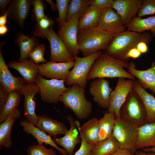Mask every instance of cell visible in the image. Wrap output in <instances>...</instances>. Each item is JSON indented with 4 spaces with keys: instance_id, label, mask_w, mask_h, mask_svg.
Masks as SVG:
<instances>
[{
    "instance_id": "cell-1",
    "label": "cell",
    "mask_w": 155,
    "mask_h": 155,
    "mask_svg": "<svg viewBox=\"0 0 155 155\" xmlns=\"http://www.w3.org/2000/svg\"><path fill=\"white\" fill-rule=\"evenodd\" d=\"M129 64L127 61L115 59L102 52L92 67L87 80L105 78L134 80L135 77L123 69L128 68Z\"/></svg>"
},
{
    "instance_id": "cell-2",
    "label": "cell",
    "mask_w": 155,
    "mask_h": 155,
    "mask_svg": "<svg viewBox=\"0 0 155 155\" xmlns=\"http://www.w3.org/2000/svg\"><path fill=\"white\" fill-rule=\"evenodd\" d=\"M150 34L146 32L139 33L126 30L116 34L107 48L106 53L118 59L128 61L126 55L131 49L136 47L140 42L148 44L152 40Z\"/></svg>"
},
{
    "instance_id": "cell-3",
    "label": "cell",
    "mask_w": 155,
    "mask_h": 155,
    "mask_svg": "<svg viewBox=\"0 0 155 155\" xmlns=\"http://www.w3.org/2000/svg\"><path fill=\"white\" fill-rule=\"evenodd\" d=\"M116 34L97 28L78 30L77 41L80 51L86 57L101 50H106Z\"/></svg>"
},
{
    "instance_id": "cell-4",
    "label": "cell",
    "mask_w": 155,
    "mask_h": 155,
    "mask_svg": "<svg viewBox=\"0 0 155 155\" xmlns=\"http://www.w3.org/2000/svg\"><path fill=\"white\" fill-rule=\"evenodd\" d=\"M85 89L74 84L59 98L65 107L70 109L80 120L88 118L92 111V103L86 99Z\"/></svg>"
},
{
    "instance_id": "cell-5",
    "label": "cell",
    "mask_w": 155,
    "mask_h": 155,
    "mask_svg": "<svg viewBox=\"0 0 155 155\" xmlns=\"http://www.w3.org/2000/svg\"><path fill=\"white\" fill-rule=\"evenodd\" d=\"M140 126L126 119L116 117L112 135L118 141L120 148L135 153Z\"/></svg>"
},
{
    "instance_id": "cell-6",
    "label": "cell",
    "mask_w": 155,
    "mask_h": 155,
    "mask_svg": "<svg viewBox=\"0 0 155 155\" xmlns=\"http://www.w3.org/2000/svg\"><path fill=\"white\" fill-rule=\"evenodd\" d=\"M33 34L35 36L46 38L48 40L51 47L50 61L63 63L74 61V57L55 33L53 27L44 30L35 26Z\"/></svg>"
},
{
    "instance_id": "cell-7",
    "label": "cell",
    "mask_w": 155,
    "mask_h": 155,
    "mask_svg": "<svg viewBox=\"0 0 155 155\" xmlns=\"http://www.w3.org/2000/svg\"><path fill=\"white\" fill-rule=\"evenodd\" d=\"M102 53V52L99 50L86 57H74V65L70 71L69 76L65 80V84L69 86L76 84L85 89L87 83V77L92 67Z\"/></svg>"
},
{
    "instance_id": "cell-8",
    "label": "cell",
    "mask_w": 155,
    "mask_h": 155,
    "mask_svg": "<svg viewBox=\"0 0 155 155\" xmlns=\"http://www.w3.org/2000/svg\"><path fill=\"white\" fill-rule=\"evenodd\" d=\"M119 117L140 126L146 123V113L144 104L134 89L129 93L121 106Z\"/></svg>"
},
{
    "instance_id": "cell-9",
    "label": "cell",
    "mask_w": 155,
    "mask_h": 155,
    "mask_svg": "<svg viewBox=\"0 0 155 155\" xmlns=\"http://www.w3.org/2000/svg\"><path fill=\"white\" fill-rule=\"evenodd\" d=\"M65 80H47L39 75L35 83L38 87L41 100L47 103H57L59 102L60 97L70 88L65 85Z\"/></svg>"
},
{
    "instance_id": "cell-10",
    "label": "cell",
    "mask_w": 155,
    "mask_h": 155,
    "mask_svg": "<svg viewBox=\"0 0 155 155\" xmlns=\"http://www.w3.org/2000/svg\"><path fill=\"white\" fill-rule=\"evenodd\" d=\"M133 80L119 78L114 90L110 95V103L107 111L119 117L120 109L129 93L133 89Z\"/></svg>"
},
{
    "instance_id": "cell-11",
    "label": "cell",
    "mask_w": 155,
    "mask_h": 155,
    "mask_svg": "<svg viewBox=\"0 0 155 155\" xmlns=\"http://www.w3.org/2000/svg\"><path fill=\"white\" fill-rule=\"evenodd\" d=\"M39 92V88L35 82L25 83L19 92L21 96H24V113L25 119L35 126L38 118L35 113L34 96Z\"/></svg>"
},
{
    "instance_id": "cell-12",
    "label": "cell",
    "mask_w": 155,
    "mask_h": 155,
    "mask_svg": "<svg viewBox=\"0 0 155 155\" xmlns=\"http://www.w3.org/2000/svg\"><path fill=\"white\" fill-rule=\"evenodd\" d=\"M79 18L74 17L66 22L59 29L57 34L69 52L77 57L80 51L77 41Z\"/></svg>"
},
{
    "instance_id": "cell-13",
    "label": "cell",
    "mask_w": 155,
    "mask_h": 155,
    "mask_svg": "<svg viewBox=\"0 0 155 155\" xmlns=\"http://www.w3.org/2000/svg\"><path fill=\"white\" fill-rule=\"evenodd\" d=\"M74 64V61L63 63L47 61L39 65V74L50 79L66 80L69 76V70Z\"/></svg>"
},
{
    "instance_id": "cell-14",
    "label": "cell",
    "mask_w": 155,
    "mask_h": 155,
    "mask_svg": "<svg viewBox=\"0 0 155 155\" xmlns=\"http://www.w3.org/2000/svg\"><path fill=\"white\" fill-rule=\"evenodd\" d=\"M113 90L110 87L109 81L104 78L94 79L90 84L89 91L94 101L103 108H108Z\"/></svg>"
},
{
    "instance_id": "cell-15",
    "label": "cell",
    "mask_w": 155,
    "mask_h": 155,
    "mask_svg": "<svg viewBox=\"0 0 155 155\" xmlns=\"http://www.w3.org/2000/svg\"><path fill=\"white\" fill-rule=\"evenodd\" d=\"M2 45L0 47V87L8 94L19 92L25 83V81L22 77L14 76L9 71L2 54Z\"/></svg>"
},
{
    "instance_id": "cell-16",
    "label": "cell",
    "mask_w": 155,
    "mask_h": 155,
    "mask_svg": "<svg viewBox=\"0 0 155 155\" xmlns=\"http://www.w3.org/2000/svg\"><path fill=\"white\" fill-rule=\"evenodd\" d=\"M96 28L115 34L125 31L127 29L120 15L112 8L104 9Z\"/></svg>"
},
{
    "instance_id": "cell-17",
    "label": "cell",
    "mask_w": 155,
    "mask_h": 155,
    "mask_svg": "<svg viewBox=\"0 0 155 155\" xmlns=\"http://www.w3.org/2000/svg\"><path fill=\"white\" fill-rule=\"evenodd\" d=\"M143 1V0H115L112 8L116 11L125 26L136 17Z\"/></svg>"
},
{
    "instance_id": "cell-18",
    "label": "cell",
    "mask_w": 155,
    "mask_h": 155,
    "mask_svg": "<svg viewBox=\"0 0 155 155\" xmlns=\"http://www.w3.org/2000/svg\"><path fill=\"white\" fill-rule=\"evenodd\" d=\"M69 122L70 127L66 133L62 137L53 138V140L57 144L62 147L69 155H73L76 146L81 143V140L78 135L75 121L72 117L68 115L65 117Z\"/></svg>"
},
{
    "instance_id": "cell-19",
    "label": "cell",
    "mask_w": 155,
    "mask_h": 155,
    "mask_svg": "<svg viewBox=\"0 0 155 155\" xmlns=\"http://www.w3.org/2000/svg\"><path fill=\"white\" fill-rule=\"evenodd\" d=\"M128 72L137 79V81L145 90L149 89L155 94V61H153L151 67L146 70L136 69L134 62L129 63Z\"/></svg>"
},
{
    "instance_id": "cell-20",
    "label": "cell",
    "mask_w": 155,
    "mask_h": 155,
    "mask_svg": "<svg viewBox=\"0 0 155 155\" xmlns=\"http://www.w3.org/2000/svg\"><path fill=\"white\" fill-rule=\"evenodd\" d=\"M32 5V0L12 1L5 12L7 18L14 20L23 29L24 21L29 14Z\"/></svg>"
},
{
    "instance_id": "cell-21",
    "label": "cell",
    "mask_w": 155,
    "mask_h": 155,
    "mask_svg": "<svg viewBox=\"0 0 155 155\" xmlns=\"http://www.w3.org/2000/svg\"><path fill=\"white\" fill-rule=\"evenodd\" d=\"M24 132L32 135L36 140L38 144L44 143L49 145L56 149L62 155H67V153L64 148L59 147L54 142L50 135H47L45 132L40 130L35 126L28 122L25 118H23L20 123Z\"/></svg>"
},
{
    "instance_id": "cell-22",
    "label": "cell",
    "mask_w": 155,
    "mask_h": 155,
    "mask_svg": "<svg viewBox=\"0 0 155 155\" xmlns=\"http://www.w3.org/2000/svg\"><path fill=\"white\" fill-rule=\"evenodd\" d=\"M39 65L30 59L21 62L11 61L7 66L18 71L22 76L25 83H31L35 82L39 75Z\"/></svg>"
},
{
    "instance_id": "cell-23",
    "label": "cell",
    "mask_w": 155,
    "mask_h": 155,
    "mask_svg": "<svg viewBox=\"0 0 155 155\" xmlns=\"http://www.w3.org/2000/svg\"><path fill=\"white\" fill-rule=\"evenodd\" d=\"M38 121L36 126L40 130L56 137L58 134L65 135L68 131L66 126L62 122L54 120L46 115L38 116Z\"/></svg>"
},
{
    "instance_id": "cell-24",
    "label": "cell",
    "mask_w": 155,
    "mask_h": 155,
    "mask_svg": "<svg viewBox=\"0 0 155 155\" xmlns=\"http://www.w3.org/2000/svg\"><path fill=\"white\" fill-rule=\"evenodd\" d=\"M133 88L144 104L146 113V123L155 122V97L143 88L137 80H134Z\"/></svg>"
},
{
    "instance_id": "cell-25",
    "label": "cell",
    "mask_w": 155,
    "mask_h": 155,
    "mask_svg": "<svg viewBox=\"0 0 155 155\" xmlns=\"http://www.w3.org/2000/svg\"><path fill=\"white\" fill-rule=\"evenodd\" d=\"M21 116L18 109L11 113L7 119L0 124V146L10 148L12 145L11 139V128L15 120Z\"/></svg>"
},
{
    "instance_id": "cell-26",
    "label": "cell",
    "mask_w": 155,
    "mask_h": 155,
    "mask_svg": "<svg viewBox=\"0 0 155 155\" xmlns=\"http://www.w3.org/2000/svg\"><path fill=\"white\" fill-rule=\"evenodd\" d=\"M103 10L90 5L79 19L78 30L96 28Z\"/></svg>"
},
{
    "instance_id": "cell-27",
    "label": "cell",
    "mask_w": 155,
    "mask_h": 155,
    "mask_svg": "<svg viewBox=\"0 0 155 155\" xmlns=\"http://www.w3.org/2000/svg\"><path fill=\"white\" fill-rule=\"evenodd\" d=\"M155 146V122L146 123L139 128L136 150Z\"/></svg>"
},
{
    "instance_id": "cell-28",
    "label": "cell",
    "mask_w": 155,
    "mask_h": 155,
    "mask_svg": "<svg viewBox=\"0 0 155 155\" xmlns=\"http://www.w3.org/2000/svg\"><path fill=\"white\" fill-rule=\"evenodd\" d=\"M78 129L81 132L88 143L93 145L98 140L99 131V120L93 118L80 126L78 121H75Z\"/></svg>"
},
{
    "instance_id": "cell-29",
    "label": "cell",
    "mask_w": 155,
    "mask_h": 155,
    "mask_svg": "<svg viewBox=\"0 0 155 155\" xmlns=\"http://www.w3.org/2000/svg\"><path fill=\"white\" fill-rule=\"evenodd\" d=\"M34 36L30 38L21 32L18 33L14 42L20 49V54L18 62L28 59L30 53L38 43L37 39Z\"/></svg>"
},
{
    "instance_id": "cell-30",
    "label": "cell",
    "mask_w": 155,
    "mask_h": 155,
    "mask_svg": "<svg viewBox=\"0 0 155 155\" xmlns=\"http://www.w3.org/2000/svg\"><path fill=\"white\" fill-rule=\"evenodd\" d=\"M125 26L127 30L139 33L150 30L152 37L155 38V16L146 18L136 17Z\"/></svg>"
},
{
    "instance_id": "cell-31",
    "label": "cell",
    "mask_w": 155,
    "mask_h": 155,
    "mask_svg": "<svg viewBox=\"0 0 155 155\" xmlns=\"http://www.w3.org/2000/svg\"><path fill=\"white\" fill-rule=\"evenodd\" d=\"M118 142L112 135L93 146L90 155H111L119 148Z\"/></svg>"
},
{
    "instance_id": "cell-32",
    "label": "cell",
    "mask_w": 155,
    "mask_h": 155,
    "mask_svg": "<svg viewBox=\"0 0 155 155\" xmlns=\"http://www.w3.org/2000/svg\"><path fill=\"white\" fill-rule=\"evenodd\" d=\"M115 119L113 113L108 111L104 112L103 117L99 120V131L98 142L105 140L112 135Z\"/></svg>"
},
{
    "instance_id": "cell-33",
    "label": "cell",
    "mask_w": 155,
    "mask_h": 155,
    "mask_svg": "<svg viewBox=\"0 0 155 155\" xmlns=\"http://www.w3.org/2000/svg\"><path fill=\"white\" fill-rule=\"evenodd\" d=\"M21 95L18 92L10 93L3 109L0 113V123L4 121L14 111L18 109Z\"/></svg>"
},
{
    "instance_id": "cell-34",
    "label": "cell",
    "mask_w": 155,
    "mask_h": 155,
    "mask_svg": "<svg viewBox=\"0 0 155 155\" xmlns=\"http://www.w3.org/2000/svg\"><path fill=\"white\" fill-rule=\"evenodd\" d=\"M89 0H71L69 3L66 22L74 17H81L90 6Z\"/></svg>"
},
{
    "instance_id": "cell-35",
    "label": "cell",
    "mask_w": 155,
    "mask_h": 155,
    "mask_svg": "<svg viewBox=\"0 0 155 155\" xmlns=\"http://www.w3.org/2000/svg\"><path fill=\"white\" fill-rule=\"evenodd\" d=\"M69 0H57L56 5L59 12L57 21L59 28L65 23Z\"/></svg>"
},
{
    "instance_id": "cell-36",
    "label": "cell",
    "mask_w": 155,
    "mask_h": 155,
    "mask_svg": "<svg viewBox=\"0 0 155 155\" xmlns=\"http://www.w3.org/2000/svg\"><path fill=\"white\" fill-rule=\"evenodd\" d=\"M45 51L44 45L38 43L30 53L28 58L36 64L46 63L48 61L44 57Z\"/></svg>"
},
{
    "instance_id": "cell-37",
    "label": "cell",
    "mask_w": 155,
    "mask_h": 155,
    "mask_svg": "<svg viewBox=\"0 0 155 155\" xmlns=\"http://www.w3.org/2000/svg\"><path fill=\"white\" fill-rule=\"evenodd\" d=\"M28 155H57L52 149H48L42 144L33 145L29 146L26 150Z\"/></svg>"
},
{
    "instance_id": "cell-38",
    "label": "cell",
    "mask_w": 155,
    "mask_h": 155,
    "mask_svg": "<svg viewBox=\"0 0 155 155\" xmlns=\"http://www.w3.org/2000/svg\"><path fill=\"white\" fill-rule=\"evenodd\" d=\"M137 14L140 18L155 14V0H143Z\"/></svg>"
},
{
    "instance_id": "cell-39",
    "label": "cell",
    "mask_w": 155,
    "mask_h": 155,
    "mask_svg": "<svg viewBox=\"0 0 155 155\" xmlns=\"http://www.w3.org/2000/svg\"><path fill=\"white\" fill-rule=\"evenodd\" d=\"M33 7V16L37 22L45 15L44 14V4L43 1L32 0Z\"/></svg>"
},
{
    "instance_id": "cell-40",
    "label": "cell",
    "mask_w": 155,
    "mask_h": 155,
    "mask_svg": "<svg viewBox=\"0 0 155 155\" xmlns=\"http://www.w3.org/2000/svg\"><path fill=\"white\" fill-rule=\"evenodd\" d=\"M79 132L81 140V144L80 148L74 155H90L93 145L89 144L81 132Z\"/></svg>"
},
{
    "instance_id": "cell-41",
    "label": "cell",
    "mask_w": 155,
    "mask_h": 155,
    "mask_svg": "<svg viewBox=\"0 0 155 155\" xmlns=\"http://www.w3.org/2000/svg\"><path fill=\"white\" fill-rule=\"evenodd\" d=\"M113 0H89L90 5L97 8L104 9L108 8H112Z\"/></svg>"
},
{
    "instance_id": "cell-42",
    "label": "cell",
    "mask_w": 155,
    "mask_h": 155,
    "mask_svg": "<svg viewBox=\"0 0 155 155\" xmlns=\"http://www.w3.org/2000/svg\"><path fill=\"white\" fill-rule=\"evenodd\" d=\"M53 22L51 18L45 15L37 22L36 26L42 30H46L53 27Z\"/></svg>"
},
{
    "instance_id": "cell-43",
    "label": "cell",
    "mask_w": 155,
    "mask_h": 155,
    "mask_svg": "<svg viewBox=\"0 0 155 155\" xmlns=\"http://www.w3.org/2000/svg\"><path fill=\"white\" fill-rule=\"evenodd\" d=\"M142 54L136 47H135L131 49L128 51L126 54V57L128 61L130 58L134 59L138 58Z\"/></svg>"
},
{
    "instance_id": "cell-44",
    "label": "cell",
    "mask_w": 155,
    "mask_h": 155,
    "mask_svg": "<svg viewBox=\"0 0 155 155\" xmlns=\"http://www.w3.org/2000/svg\"><path fill=\"white\" fill-rule=\"evenodd\" d=\"M8 94L0 87V113L3 109L7 99Z\"/></svg>"
},
{
    "instance_id": "cell-45",
    "label": "cell",
    "mask_w": 155,
    "mask_h": 155,
    "mask_svg": "<svg viewBox=\"0 0 155 155\" xmlns=\"http://www.w3.org/2000/svg\"><path fill=\"white\" fill-rule=\"evenodd\" d=\"M147 44L145 42L141 41L137 44L136 47L142 54H145L147 53L148 50Z\"/></svg>"
},
{
    "instance_id": "cell-46",
    "label": "cell",
    "mask_w": 155,
    "mask_h": 155,
    "mask_svg": "<svg viewBox=\"0 0 155 155\" xmlns=\"http://www.w3.org/2000/svg\"><path fill=\"white\" fill-rule=\"evenodd\" d=\"M12 1L11 0H0V13L1 16L5 13L7 6L9 3H11Z\"/></svg>"
},
{
    "instance_id": "cell-47",
    "label": "cell",
    "mask_w": 155,
    "mask_h": 155,
    "mask_svg": "<svg viewBox=\"0 0 155 155\" xmlns=\"http://www.w3.org/2000/svg\"><path fill=\"white\" fill-rule=\"evenodd\" d=\"M111 155H134V154L128 150L119 148Z\"/></svg>"
},
{
    "instance_id": "cell-48",
    "label": "cell",
    "mask_w": 155,
    "mask_h": 155,
    "mask_svg": "<svg viewBox=\"0 0 155 155\" xmlns=\"http://www.w3.org/2000/svg\"><path fill=\"white\" fill-rule=\"evenodd\" d=\"M7 14L5 13L3 15L0 17V26H5L7 22Z\"/></svg>"
},
{
    "instance_id": "cell-49",
    "label": "cell",
    "mask_w": 155,
    "mask_h": 155,
    "mask_svg": "<svg viewBox=\"0 0 155 155\" xmlns=\"http://www.w3.org/2000/svg\"><path fill=\"white\" fill-rule=\"evenodd\" d=\"M134 155H155V153L152 152H146L142 151H136Z\"/></svg>"
},
{
    "instance_id": "cell-50",
    "label": "cell",
    "mask_w": 155,
    "mask_h": 155,
    "mask_svg": "<svg viewBox=\"0 0 155 155\" xmlns=\"http://www.w3.org/2000/svg\"><path fill=\"white\" fill-rule=\"evenodd\" d=\"M8 31V28L5 26H0V34L3 35L5 34Z\"/></svg>"
},
{
    "instance_id": "cell-51",
    "label": "cell",
    "mask_w": 155,
    "mask_h": 155,
    "mask_svg": "<svg viewBox=\"0 0 155 155\" xmlns=\"http://www.w3.org/2000/svg\"><path fill=\"white\" fill-rule=\"evenodd\" d=\"M142 150L146 152H152L155 153V146L144 148L142 149Z\"/></svg>"
},
{
    "instance_id": "cell-52",
    "label": "cell",
    "mask_w": 155,
    "mask_h": 155,
    "mask_svg": "<svg viewBox=\"0 0 155 155\" xmlns=\"http://www.w3.org/2000/svg\"><path fill=\"white\" fill-rule=\"evenodd\" d=\"M51 5V7L52 9L54 11H56L57 9L56 4H55L51 0H46Z\"/></svg>"
}]
</instances>
